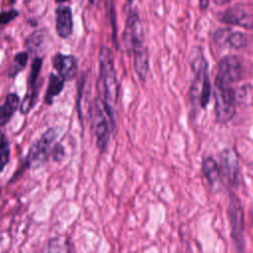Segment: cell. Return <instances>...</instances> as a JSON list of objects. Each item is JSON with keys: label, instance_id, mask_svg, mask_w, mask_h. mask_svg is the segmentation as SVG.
Returning a JSON list of instances; mask_svg holds the SVG:
<instances>
[{"label": "cell", "instance_id": "cell-21", "mask_svg": "<svg viewBox=\"0 0 253 253\" xmlns=\"http://www.w3.org/2000/svg\"><path fill=\"white\" fill-rule=\"evenodd\" d=\"M42 40H43V36L40 33V32H37V33H34L33 35H31V37L28 39L27 41V45L28 47L31 49V50H35L36 48H38L41 43L42 42Z\"/></svg>", "mask_w": 253, "mask_h": 253}, {"label": "cell", "instance_id": "cell-6", "mask_svg": "<svg viewBox=\"0 0 253 253\" xmlns=\"http://www.w3.org/2000/svg\"><path fill=\"white\" fill-rule=\"evenodd\" d=\"M56 136L57 130L53 127L48 128L43 132L41 138L32 145L28 154V164L31 168H39L45 162L50 146Z\"/></svg>", "mask_w": 253, "mask_h": 253}, {"label": "cell", "instance_id": "cell-7", "mask_svg": "<svg viewBox=\"0 0 253 253\" xmlns=\"http://www.w3.org/2000/svg\"><path fill=\"white\" fill-rule=\"evenodd\" d=\"M124 41L126 47L132 52L146 47L140 18L135 11H130L126 21Z\"/></svg>", "mask_w": 253, "mask_h": 253}, {"label": "cell", "instance_id": "cell-15", "mask_svg": "<svg viewBox=\"0 0 253 253\" xmlns=\"http://www.w3.org/2000/svg\"><path fill=\"white\" fill-rule=\"evenodd\" d=\"M203 172L211 186H215L220 180V170L217 162L212 157H207L203 161Z\"/></svg>", "mask_w": 253, "mask_h": 253}, {"label": "cell", "instance_id": "cell-9", "mask_svg": "<svg viewBox=\"0 0 253 253\" xmlns=\"http://www.w3.org/2000/svg\"><path fill=\"white\" fill-rule=\"evenodd\" d=\"M220 174L232 187H237L240 180L239 161L231 149H224L220 153Z\"/></svg>", "mask_w": 253, "mask_h": 253}, {"label": "cell", "instance_id": "cell-1", "mask_svg": "<svg viewBox=\"0 0 253 253\" xmlns=\"http://www.w3.org/2000/svg\"><path fill=\"white\" fill-rule=\"evenodd\" d=\"M99 82L98 91L103 102L105 113L110 119L112 126H115V116L118 103L119 85L114 64V56L107 46H102L99 52Z\"/></svg>", "mask_w": 253, "mask_h": 253}, {"label": "cell", "instance_id": "cell-24", "mask_svg": "<svg viewBox=\"0 0 253 253\" xmlns=\"http://www.w3.org/2000/svg\"><path fill=\"white\" fill-rule=\"evenodd\" d=\"M199 2H200V7H201V9L205 10V9L208 8L210 0H199Z\"/></svg>", "mask_w": 253, "mask_h": 253}, {"label": "cell", "instance_id": "cell-13", "mask_svg": "<svg viewBox=\"0 0 253 253\" xmlns=\"http://www.w3.org/2000/svg\"><path fill=\"white\" fill-rule=\"evenodd\" d=\"M133 67L139 79L144 81L149 70V56L146 47L133 52Z\"/></svg>", "mask_w": 253, "mask_h": 253}, {"label": "cell", "instance_id": "cell-19", "mask_svg": "<svg viewBox=\"0 0 253 253\" xmlns=\"http://www.w3.org/2000/svg\"><path fill=\"white\" fill-rule=\"evenodd\" d=\"M37 96H38V91L34 88H32V91L31 92H28L27 95L25 96L24 100H23V103L21 104V112L23 114H27L30 112V110L34 107L35 105V102H36V99H37Z\"/></svg>", "mask_w": 253, "mask_h": 253}, {"label": "cell", "instance_id": "cell-2", "mask_svg": "<svg viewBox=\"0 0 253 253\" xmlns=\"http://www.w3.org/2000/svg\"><path fill=\"white\" fill-rule=\"evenodd\" d=\"M243 75V67L240 59L235 55H226L218 63L214 86L233 87Z\"/></svg>", "mask_w": 253, "mask_h": 253}, {"label": "cell", "instance_id": "cell-3", "mask_svg": "<svg viewBox=\"0 0 253 253\" xmlns=\"http://www.w3.org/2000/svg\"><path fill=\"white\" fill-rule=\"evenodd\" d=\"M214 110L218 123H227L235 116V89L232 87L214 86Z\"/></svg>", "mask_w": 253, "mask_h": 253}, {"label": "cell", "instance_id": "cell-8", "mask_svg": "<svg viewBox=\"0 0 253 253\" xmlns=\"http://www.w3.org/2000/svg\"><path fill=\"white\" fill-rule=\"evenodd\" d=\"M218 19L224 24L251 30L253 22L251 5L246 3L235 4L220 13Z\"/></svg>", "mask_w": 253, "mask_h": 253}, {"label": "cell", "instance_id": "cell-5", "mask_svg": "<svg viewBox=\"0 0 253 253\" xmlns=\"http://www.w3.org/2000/svg\"><path fill=\"white\" fill-rule=\"evenodd\" d=\"M228 218L231 227V236L237 251L244 250V214L239 200L232 197L228 205Z\"/></svg>", "mask_w": 253, "mask_h": 253}, {"label": "cell", "instance_id": "cell-23", "mask_svg": "<svg viewBox=\"0 0 253 253\" xmlns=\"http://www.w3.org/2000/svg\"><path fill=\"white\" fill-rule=\"evenodd\" d=\"M52 155H53V159L57 160V161L61 160L63 158V156H64V149H63L61 144L57 143L54 146V148L52 150Z\"/></svg>", "mask_w": 253, "mask_h": 253}, {"label": "cell", "instance_id": "cell-26", "mask_svg": "<svg viewBox=\"0 0 253 253\" xmlns=\"http://www.w3.org/2000/svg\"><path fill=\"white\" fill-rule=\"evenodd\" d=\"M5 141V138H4V134L3 132L0 130V146L3 144V142Z\"/></svg>", "mask_w": 253, "mask_h": 253}, {"label": "cell", "instance_id": "cell-22", "mask_svg": "<svg viewBox=\"0 0 253 253\" xmlns=\"http://www.w3.org/2000/svg\"><path fill=\"white\" fill-rule=\"evenodd\" d=\"M18 16L17 11H8V12H3L0 14V24H7L10 21H12L14 18Z\"/></svg>", "mask_w": 253, "mask_h": 253}, {"label": "cell", "instance_id": "cell-25", "mask_svg": "<svg viewBox=\"0 0 253 253\" xmlns=\"http://www.w3.org/2000/svg\"><path fill=\"white\" fill-rule=\"evenodd\" d=\"M216 5H225L228 4L230 2H232L233 0H212Z\"/></svg>", "mask_w": 253, "mask_h": 253}, {"label": "cell", "instance_id": "cell-18", "mask_svg": "<svg viewBox=\"0 0 253 253\" xmlns=\"http://www.w3.org/2000/svg\"><path fill=\"white\" fill-rule=\"evenodd\" d=\"M28 53L23 51V52H19L18 54H16L15 58H14V64L11 67V72L10 75L11 76H15L19 71H21L23 68H25L27 62H28Z\"/></svg>", "mask_w": 253, "mask_h": 253}, {"label": "cell", "instance_id": "cell-12", "mask_svg": "<svg viewBox=\"0 0 253 253\" xmlns=\"http://www.w3.org/2000/svg\"><path fill=\"white\" fill-rule=\"evenodd\" d=\"M55 29L57 35L62 39L70 37L73 31L72 13L68 6H59L55 12Z\"/></svg>", "mask_w": 253, "mask_h": 253}, {"label": "cell", "instance_id": "cell-20", "mask_svg": "<svg viewBox=\"0 0 253 253\" xmlns=\"http://www.w3.org/2000/svg\"><path fill=\"white\" fill-rule=\"evenodd\" d=\"M10 157V148L6 141L3 142V144L0 146V172L4 169L6 164L9 161Z\"/></svg>", "mask_w": 253, "mask_h": 253}, {"label": "cell", "instance_id": "cell-4", "mask_svg": "<svg viewBox=\"0 0 253 253\" xmlns=\"http://www.w3.org/2000/svg\"><path fill=\"white\" fill-rule=\"evenodd\" d=\"M89 118L91 130L96 137L97 146L103 150L110 138V126L106 119L105 112L97 99H95L90 106Z\"/></svg>", "mask_w": 253, "mask_h": 253}, {"label": "cell", "instance_id": "cell-11", "mask_svg": "<svg viewBox=\"0 0 253 253\" xmlns=\"http://www.w3.org/2000/svg\"><path fill=\"white\" fill-rule=\"evenodd\" d=\"M52 65L64 81L73 80L78 73V63L74 55L57 53L52 59Z\"/></svg>", "mask_w": 253, "mask_h": 253}, {"label": "cell", "instance_id": "cell-27", "mask_svg": "<svg viewBox=\"0 0 253 253\" xmlns=\"http://www.w3.org/2000/svg\"><path fill=\"white\" fill-rule=\"evenodd\" d=\"M57 3H64V2H66V1H68V0H55Z\"/></svg>", "mask_w": 253, "mask_h": 253}, {"label": "cell", "instance_id": "cell-17", "mask_svg": "<svg viewBox=\"0 0 253 253\" xmlns=\"http://www.w3.org/2000/svg\"><path fill=\"white\" fill-rule=\"evenodd\" d=\"M42 59L41 57H36L33 60L32 66H31V71L29 74V78H28V83H29V87L30 89L34 88L36 81L39 77L41 68H42Z\"/></svg>", "mask_w": 253, "mask_h": 253}, {"label": "cell", "instance_id": "cell-16", "mask_svg": "<svg viewBox=\"0 0 253 253\" xmlns=\"http://www.w3.org/2000/svg\"><path fill=\"white\" fill-rule=\"evenodd\" d=\"M64 86V80L54 73L49 74V80H48V86L45 92L44 96V102L48 105H50L53 102V98L57 96L63 89Z\"/></svg>", "mask_w": 253, "mask_h": 253}, {"label": "cell", "instance_id": "cell-14", "mask_svg": "<svg viewBox=\"0 0 253 253\" xmlns=\"http://www.w3.org/2000/svg\"><path fill=\"white\" fill-rule=\"evenodd\" d=\"M20 99L16 94H9L4 105L0 107V126L6 125L17 108L19 107Z\"/></svg>", "mask_w": 253, "mask_h": 253}, {"label": "cell", "instance_id": "cell-28", "mask_svg": "<svg viewBox=\"0 0 253 253\" xmlns=\"http://www.w3.org/2000/svg\"><path fill=\"white\" fill-rule=\"evenodd\" d=\"M126 1H127V2H128V3H132V2H133V1H134V0H126Z\"/></svg>", "mask_w": 253, "mask_h": 253}, {"label": "cell", "instance_id": "cell-10", "mask_svg": "<svg viewBox=\"0 0 253 253\" xmlns=\"http://www.w3.org/2000/svg\"><path fill=\"white\" fill-rule=\"evenodd\" d=\"M213 42L219 46L227 45L233 48H242L248 43L246 35L241 32L233 31L230 28L218 29L213 34Z\"/></svg>", "mask_w": 253, "mask_h": 253}, {"label": "cell", "instance_id": "cell-29", "mask_svg": "<svg viewBox=\"0 0 253 253\" xmlns=\"http://www.w3.org/2000/svg\"><path fill=\"white\" fill-rule=\"evenodd\" d=\"M91 1H95V0H91Z\"/></svg>", "mask_w": 253, "mask_h": 253}]
</instances>
